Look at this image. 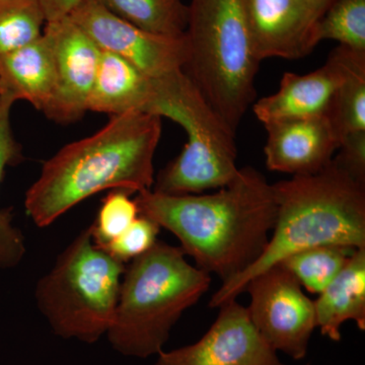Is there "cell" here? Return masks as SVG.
<instances>
[{"label":"cell","mask_w":365,"mask_h":365,"mask_svg":"<svg viewBox=\"0 0 365 365\" xmlns=\"http://www.w3.org/2000/svg\"><path fill=\"white\" fill-rule=\"evenodd\" d=\"M339 155L335 160L353 177L365 182V131L345 136L341 140Z\"/></svg>","instance_id":"cell-26"},{"label":"cell","mask_w":365,"mask_h":365,"mask_svg":"<svg viewBox=\"0 0 365 365\" xmlns=\"http://www.w3.org/2000/svg\"><path fill=\"white\" fill-rule=\"evenodd\" d=\"M56 66L51 38L43 32L31 44L0 57V95L28 101L44 113L54 97Z\"/></svg>","instance_id":"cell-15"},{"label":"cell","mask_w":365,"mask_h":365,"mask_svg":"<svg viewBox=\"0 0 365 365\" xmlns=\"http://www.w3.org/2000/svg\"><path fill=\"white\" fill-rule=\"evenodd\" d=\"M146 113L169 118L188 137L181 153L158 175L153 191L168 195L201 194L222 188L237 177L235 135L184 71L155 79V97Z\"/></svg>","instance_id":"cell-6"},{"label":"cell","mask_w":365,"mask_h":365,"mask_svg":"<svg viewBox=\"0 0 365 365\" xmlns=\"http://www.w3.org/2000/svg\"><path fill=\"white\" fill-rule=\"evenodd\" d=\"M245 292L251 297L250 319L266 342L276 352L304 359L317 328L316 314L294 276L277 264L252 278Z\"/></svg>","instance_id":"cell-8"},{"label":"cell","mask_w":365,"mask_h":365,"mask_svg":"<svg viewBox=\"0 0 365 365\" xmlns=\"http://www.w3.org/2000/svg\"><path fill=\"white\" fill-rule=\"evenodd\" d=\"M336 0H309V4L314 7V11L319 14V18L326 13L327 9H329Z\"/></svg>","instance_id":"cell-28"},{"label":"cell","mask_w":365,"mask_h":365,"mask_svg":"<svg viewBox=\"0 0 365 365\" xmlns=\"http://www.w3.org/2000/svg\"><path fill=\"white\" fill-rule=\"evenodd\" d=\"M139 216L138 206L130 194L113 190L103 199L97 220L88 227L91 240L98 248L117 239Z\"/></svg>","instance_id":"cell-24"},{"label":"cell","mask_w":365,"mask_h":365,"mask_svg":"<svg viewBox=\"0 0 365 365\" xmlns=\"http://www.w3.org/2000/svg\"><path fill=\"white\" fill-rule=\"evenodd\" d=\"M317 328L322 335L341 340V327L354 321L365 330V249H357L347 265L314 302Z\"/></svg>","instance_id":"cell-17"},{"label":"cell","mask_w":365,"mask_h":365,"mask_svg":"<svg viewBox=\"0 0 365 365\" xmlns=\"http://www.w3.org/2000/svg\"><path fill=\"white\" fill-rule=\"evenodd\" d=\"M45 26L38 0H0V57L39 39Z\"/></svg>","instance_id":"cell-22"},{"label":"cell","mask_w":365,"mask_h":365,"mask_svg":"<svg viewBox=\"0 0 365 365\" xmlns=\"http://www.w3.org/2000/svg\"><path fill=\"white\" fill-rule=\"evenodd\" d=\"M341 78L342 66L333 50L317 71L304 76L287 72L281 78L279 90L255 103V116L266 125L327 115Z\"/></svg>","instance_id":"cell-14"},{"label":"cell","mask_w":365,"mask_h":365,"mask_svg":"<svg viewBox=\"0 0 365 365\" xmlns=\"http://www.w3.org/2000/svg\"><path fill=\"white\" fill-rule=\"evenodd\" d=\"M314 35L317 44L333 40L365 52V0H336L317 21Z\"/></svg>","instance_id":"cell-23"},{"label":"cell","mask_w":365,"mask_h":365,"mask_svg":"<svg viewBox=\"0 0 365 365\" xmlns=\"http://www.w3.org/2000/svg\"><path fill=\"white\" fill-rule=\"evenodd\" d=\"M273 189L277 213L267 246L250 267L222 283L211 309L237 299L252 278L297 252L324 245L365 249V182L335 158L319 173L292 176Z\"/></svg>","instance_id":"cell-3"},{"label":"cell","mask_w":365,"mask_h":365,"mask_svg":"<svg viewBox=\"0 0 365 365\" xmlns=\"http://www.w3.org/2000/svg\"><path fill=\"white\" fill-rule=\"evenodd\" d=\"M184 73L234 135L250 106L260 61L255 56L241 0H191Z\"/></svg>","instance_id":"cell-5"},{"label":"cell","mask_w":365,"mask_h":365,"mask_svg":"<svg viewBox=\"0 0 365 365\" xmlns=\"http://www.w3.org/2000/svg\"><path fill=\"white\" fill-rule=\"evenodd\" d=\"M46 23L61 21L68 18L81 0H38Z\"/></svg>","instance_id":"cell-27"},{"label":"cell","mask_w":365,"mask_h":365,"mask_svg":"<svg viewBox=\"0 0 365 365\" xmlns=\"http://www.w3.org/2000/svg\"><path fill=\"white\" fill-rule=\"evenodd\" d=\"M69 18L101 50L122 57L148 78H165L186 66L185 35L168 37L148 32L118 18L97 0H81Z\"/></svg>","instance_id":"cell-9"},{"label":"cell","mask_w":365,"mask_h":365,"mask_svg":"<svg viewBox=\"0 0 365 365\" xmlns=\"http://www.w3.org/2000/svg\"><path fill=\"white\" fill-rule=\"evenodd\" d=\"M162 118L145 112L112 116L100 131L67 144L43 165L25 207L39 227L105 190L140 193L155 184L153 158Z\"/></svg>","instance_id":"cell-2"},{"label":"cell","mask_w":365,"mask_h":365,"mask_svg":"<svg viewBox=\"0 0 365 365\" xmlns=\"http://www.w3.org/2000/svg\"><path fill=\"white\" fill-rule=\"evenodd\" d=\"M118 18L148 32L182 37L188 23L182 0H97Z\"/></svg>","instance_id":"cell-20"},{"label":"cell","mask_w":365,"mask_h":365,"mask_svg":"<svg viewBox=\"0 0 365 365\" xmlns=\"http://www.w3.org/2000/svg\"><path fill=\"white\" fill-rule=\"evenodd\" d=\"M357 249L324 245L290 255L280 262L309 294H319L347 265Z\"/></svg>","instance_id":"cell-21"},{"label":"cell","mask_w":365,"mask_h":365,"mask_svg":"<svg viewBox=\"0 0 365 365\" xmlns=\"http://www.w3.org/2000/svg\"><path fill=\"white\" fill-rule=\"evenodd\" d=\"M334 51L342 66V78L326 116L342 140L365 131V52L340 45Z\"/></svg>","instance_id":"cell-18"},{"label":"cell","mask_w":365,"mask_h":365,"mask_svg":"<svg viewBox=\"0 0 365 365\" xmlns=\"http://www.w3.org/2000/svg\"><path fill=\"white\" fill-rule=\"evenodd\" d=\"M155 97V79L111 52L101 53L88 111L111 116L148 112Z\"/></svg>","instance_id":"cell-16"},{"label":"cell","mask_w":365,"mask_h":365,"mask_svg":"<svg viewBox=\"0 0 365 365\" xmlns=\"http://www.w3.org/2000/svg\"><path fill=\"white\" fill-rule=\"evenodd\" d=\"M56 66L54 97L44 114L52 121L69 124L88 111L102 50L71 18L46 23Z\"/></svg>","instance_id":"cell-11"},{"label":"cell","mask_w":365,"mask_h":365,"mask_svg":"<svg viewBox=\"0 0 365 365\" xmlns=\"http://www.w3.org/2000/svg\"><path fill=\"white\" fill-rule=\"evenodd\" d=\"M124 263L98 248L86 230L36 287L38 307L56 335L97 342L114 321Z\"/></svg>","instance_id":"cell-7"},{"label":"cell","mask_w":365,"mask_h":365,"mask_svg":"<svg viewBox=\"0 0 365 365\" xmlns=\"http://www.w3.org/2000/svg\"><path fill=\"white\" fill-rule=\"evenodd\" d=\"M134 200L139 215L176 235L196 267L222 283L261 256L277 213L273 185L251 167L240 169L215 193L168 195L146 190Z\"/></svg>","instance_id":"cell-1"},{"label":"cell","mask_w":365,"mask_h":365,"mask_svg":"<svg viewBox=\"0 0 365 365\" xmlns=\"http://www.w3.org/2000/svg\"><path fill=\"white\" fill-rule=\"evenodd\" d=\"M211 275L163 241L125 268L114 321L107 335L116 351L148 359L163 351L182 314L208 292Z\"/></svg>","instance_id":"cell-4"},{"label":"cell","mask_w":365,"mask_h":365,"mask_svg":"<svg viewBox=\"0 0 365 365\" xmlns=\"http://www.w3.org/2000/svg\"><path fill=\"white\" fill-rule=\"evenodd\" d=\"M241 4L259 61L302 58L318 45L314 33L319 16L309 0H241Z\"/></svg>","instance_id":"cell-12"},{"label":"cell","mask_w":365,"mask_h":365,"mask_svg":"<svg viewBox=\"0 0 365 365\" xmlns=\"http://www.w3.org/2000/svg\"><path fill=\"white\" fill-rule=\"evenodd\" d=\"M194 344L158 353L155 365H285L250 319L248 309L230 300Z\"/></svg>","instance_id":"cell-10"},{"label":"cell","mask_w":365,"mask_h":365,"mask_svg":"<svg viewBox=\"0 0 365 365\" xmlns=\"http://www.w3.org/2000/svg\"><path fill=\"white\" fill-rule=\"evenodd\" d=\"M266 165L272 172L307 176L325 169L340 148V137L323 115L264 125Z\"/></svg>","instance_id":"cell-13"},{"label":"cell","mask_w":365,"mask_h":365,"mask_svg":"<svg viewBox=\"0 0 365 365\" xmlns=\"http://www.w3.org/2000/svg\"><path fill=\"white\" fill-rule=\"evenodd\" d=\"M160 230L158 223L139 215L123 234L101 249L116 260L125 263L148 251L158 241Z\"/></svg>","instance_id":"cell-25"},{"label":"cell","mask_w":365,"mask_h":365,"mask_svg":"<svg viewBox=\"0 0 365 365\" xmlns=\"http://www.w3.org/2000/svg\"><path fill=\"white\" fill-rule=\"evenodd\" d=\"M14 101L0 95V184L7 167L23 160L21 144L14 138L11 114ZM11 208L0 209V269L18 266L26 255L24 235L13 223Z\"/></svg>","instance_id":"cell-19"}]
</instances>
